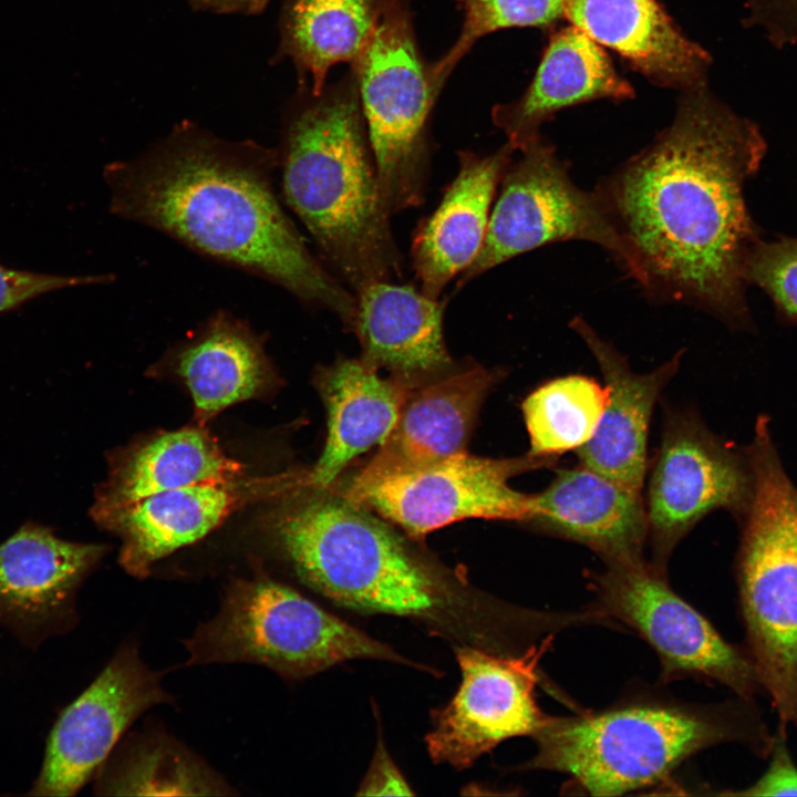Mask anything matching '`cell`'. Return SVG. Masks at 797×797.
Instances as JSON below:
<instances>
[{
  "label": "cell",
  "mask_w": 797,
  "mask_h": 797,
  "mask_svg": "<svg viewBox=\"0 0 797 797\" xmlns=\"http://www.w3.org/2000/svg\"><path fill=\"white\" fill-rule=\"evenodd\" d=\"M644 496L650 562L666 572L679 542L716 509L746 511L749 463L689 411L669 410L648 468Z\"/></svg>",
  "instance_id": "12"
},
{
  "label": "cell",
  "mask_w": 797,
  "mask_h": 797,
  "mask_svg": "<svg viewBox=\"0 0 797 797\" xmlns=\"http://www.w3.org/2000/svg\"><path fill=\"white\" fill-rule=\"evenodd\" d=\"M168 701L161 674L143 663L133 645L122 646L59 714L27 795H75L97 774L126 728L146 710Z\"/></svg>",
  "instance_id": "14"
},
{
  "label": "cell",
  "mask_w": 797,
  "mask_h": 797,
  "mask_svg": "<svg viewBox=\"0 0 797 797\" xmlns=\"http://www.w3.org/2000/svg\"><path fill=\"white\" fill-rule=\"evenodd\" d=\"M507 142L488 155L458 151V172L436 209L417 225L411 246L420 289L432 299L475 260L484 244L491 205L514 161Z\"/></svg>",
  "instance_id": "19"
},
{
  "label": "cell",
  "mask_w": 797,
  "mask_h": 797,
  "mask_svg": "<svg viewBox=\"0 0 797 797\" xmlns=\"http://www.w3.org/2000/svg\"><path fill=\"white\" fill-rule=\"evenodd\" d=\"M249 489L241 479L203 483L151 495L94 520L121 537V566L144 578L156 561L218 527Z\"/></svg>",
  "instance_id": "24"
},
{
  "label": "cell",
  "mask_w": 797,
  "mask_h": 797,
  "mask_svg": "<svg viewBox=\"0 0 797 797\" xmlns=\"http://www.w3.org/2000/svg\"><path fill=\"white\" fill-rule=\"evenodd\" d=\"M749 726L734 707L635 700L550 716L532 737L536 754L521 768L558 772L582 793L617 796L663 782L710 746L758 742Z\"/></svg>",
  "instance_id": "5"
},
{
  "label": "cell",
  "mask_w": 797,
  "mask_h": 797,
  "mask_svg": "<svg viewBox=\"0 0 797 797\" xmlns=\"http://www.w3.org/2000/svg\"><path fill=\"white\" fill-rule=\"evenodd\" d=\"M112 280L111 275L60 276L15 270L0 265V313L11 311L50 291L107 283Z\"/></svg>",
  "instance_id": "32"
},
{
  "label": "cell",
  "mask_w": 797,
  "mask_h": 797,
  "mask_svg": "<svg viewBox=\"0 0 797 797\" xmlns=\"http://www.w3.org/2000/svg\"><path fill=\"white\" fill-rule=\"evenodd\" d=\"M355 299L351 331L368 364L415 384L457 366L444 340L445 300L391 281L368 284Z\"/></svg>",
  "instance_id": "20"
},
{
  "label": "cell",
  "mask_w": 797,
  "mask_h": 797,
  "mask_svg": "<svg viewBox=\"0 0 797 797\" xmlns=\"http://www.w3.org/2000/svg\"><path fill=\"white\" fill-rule=\"evenodd\" d=\"M352 73L387 211L421 206L431 170L428 118L438 93L401 0L383 1Z\"/></svg>",
  "instance_id": "8"
},
{
  "label": "cell",
  "mask_w": 797,
  "mask_h": 797,
  "mask_svg": "<svg viewBox=\"0 0 797 797\" xmlns=\"http://www.w3.org/2000/svg\"><path fill=\"white\" fill-rule=\"evenodd\" d=\"M590 612L635 631L656 653L661 679L717 682L749 702L760 685L747 650L727 642L669 584L666 572L644 560L607 563L592 572Z\"/></svg>",
  "instance_id": "10"
},
{
  "label": "cell",
  "mask_w": 797,
  "mask_h": 797,
  "mask_svg": "<svg viewBox=\"0 0 797 797\" xmlns=\"http://www.w3.org/2000/svg\"><path fill=\"white\" fill-rule=\"evenodd\" d=\"M384 0H287L280 54L293 62L312 95L324 90L329 70L353 63L369 43Z\"/></svg>",
  "instance_id": "27"
},
{
  "label": "cell",
  "mask_w": 797,
  "mask_h": 797,
  "mask_svg": "<svg viewBox=\"0 0 797 797\" xmlns=\"http://www.w3.org/2000/svg\"><path fill=\"white\" fill-rule=\"evenodd\" d=\"M313 381L327 411L328 433L318 462L298 482L327 488L355 457L386 439L418 384L383 377L361 358L343 356L320 366Z\"/></svg>",
  "instance_id": "21"
},
{
  "label": "cell",
  "mask_w": 797,
  "mask_h": 797,
  "mask_svg": "<svg viewBox=\"0 0 797 797\" xmlns=\"http://www.w3.org/2000/svg\"><path fill=\"white\" fill-rule=\"evenodd\" d=\"M559 457L526 453L510 458L457 454L432 465L340 489L400 528L412 540L447 525L484 518L526 524L534 494L514 489L509 480L527 472L550 468Z\"/></svg>",
  "instance_id": "11"
},
{
  "label": "cell",
  "mask_w": 797,
  "mask_h": 797,
  "mask_svg": "<svg viewBox=\"0 0 797 797\" xmlns=\"http://www.w3.org/2000/svg\"><path fill=\"white\" fill-rule=\"evenodd\" d=\"M172 363L190 392L200 426L226 407L266 393L277 381L261 339L225 310L183 342Z\"/></svg>",
  "instance_id": "25"
},
{
  "label": "cell",
  "mask_w": 797,
  "mask_h": 797,
  "mask_svg": "<svg viewBox=\"0 0 797 797\" xmlns=\"http://www.w3.org/2000/svg\"><path fill=\"white\" fill-rule=\"evenodd\" d=\"M268 531L302 583L355 612L407 618L453 645L498 653H510L530 622V612L480 592L332 486L293 484Z\"/></svg>",
  "instance_id": "3"
},
{
  "label": "cell",
  "mask_w": 797,
  "mask_h": 797,
  "mask_svg": "<svg viewBox=\"0 0 797 797\" xmlns=\"http://www.w3.org/2000/svg\"><path fill=\"white\" fill-rule=\"evenodd\" d=\"M520 153L501 178L484 244L457 290L521 253L569 240L600 246L627 273L629 252L598 192L576 185L567 162L542 137Z\"/></svg>",
  "instance_id": "9"
},
{
  "label": "cell",
  "mask_w": 797,
  "mask_h": 797,
  "mask_svg": "<svg viewBox=\"0 0 797 797\" xmlns=\"http://www.w3.org/2000/svg\"><path fill=\"white\" fill-rule=\"evenodd\" d=\"M415 793L387 753L383 737L379 735L376 748L366 775L359 786L358 796L403 795Z\"/></svg>",
  "instance_id": "35"
},
{
  "label": "cell",
  "mask_w": 797,
  "mask_h": 797,
  "mask_svg": "<svg viewBox=\"0 0 797 797\" xmlns=\"http://www.w3.org/2000/svg\"><path fill=\"white\" fill-rule=\"evenodd\" d=\"M563 17L654 83L706 85L710 54L690 41L656 0H561Z\"/></svg>",
  "instance_id": "22"
},
{
  "label": "cell",
  "mask_w": 797,
  "mask_h": 797,
  "mask_svg": "<svg viewBox=\"0 0 797 797\" xmlns=\"http://www.w3.org/2000/svg\"><path fill=\"white\" fill-rule=\"evenodd\" d=\"M744 276L766 289L797 319V240L760 247L746 259Z\"/></svg>",
  "instance_id": "31"
},
{
  "label": "cell",
  "mask_w": 797,
  "mask_h": 797,
  "mask_svg": "<svg viewBox=\"0 0 797 797\" xmlns=\"http://www.w3.org/2000/svg\"><path fill=\"white\" fill-rule=\"evenodd\" d=\"M737 578L747 652L780 726L797 727V489L760 416Z\"/></svg>",
  "instance_id": "6"
},
{
  "label": "cell",
  "mask_w": 797,
  "mask_h": 797,
  "mask_svg": "<svg viewBox=\"0 0 797 797\" xmlns=\"http://www.w3.org/2000/svg\"><path fill=\"white\" fill-rule=\"evenodd\" d=\"M279 151L184 122L104 168L110 209L194 251L263 278L351 331L355 294L309 251L272 187Z\"/></svg>",
  "instance_id": "2"
},
{
  "label": "cell",
  "mask_w": 797,
  "mask_h": 797,
  "mask_svg": "<svg viewBox=\"0 0 797 797\" xmlns=\"http://www.w3.org/2000/svg\"><path fill=\"white\" fill-rule=\"evenodd\" d=\"M185 646L188 664L253 663L293 680L356 659L435 672L263 575L231 581L217 614Z\"/></svg>",
  "instance_id": "7"
},
{
  "label": "cell",
  "mask_w": 797,
  "mask_h": 797,
  "mask_svg": "<svg viewBox=\"0 0 797 797\" xmlns=\"http://www.w3.org/2000/svg\"><path fill=\"white\" fill-rule=\"evenodd\" d=\"M743 796H797V767L785 742V731L772 743V759L766 772L752 786L741 791L727 793Z\"/></svg>",
  "instance_id": "34"
},
{
  "label": "cell",
  "mask_w": 797,
  "mask_h": 797,
  "mask_svg": "<svg viewBox=\"0 0 797 797\" xmlns=\"http://www.w3.org/2000/svg\"><path fill=\"white\" fill-rule=\"evenodd\" d=\"M744 24L782 49L797 45V0H739Z\"/></svg>",
  "instance_id": "33"
},
{
  "label": "cell",
  "mask_w": 797,
  "mask_h": 797,
  "mask_svg": "<svg viewBox=\"0 0 797 797\" xmlns=\"http://www.w3.org/2000/svg\"><path fill=\"white\" fill-rule=\"evenodd\" d=\"M278 151L284 200L339 280L358 292L402 277L353 73L294 104Z\"/></svg>",
  "instance_id": "4"
},
{
  "label": "cell",
  "mask_w": 797,
  "mask_h": 797,
  "mask_svg": "<svg viewBox=\"0 0 797 797\" xmlns=\"http://www.w3.org/2000/svg\"><path fill=\"white\" fill-rule=\"evenodd\" d=\"M608 392L597 380L569 374L541 383L522 401L528 454L559 457L578 451L594 435Z\"/></svg>",
  "instance_id": "28"
},
{
  "label": "cell",
  "mask_w": 797,
  "mask_h": 797,
  "mask_svg": "<svg viewBox=\"0 0 797 797\" xmlns=\"http://www.w3.org/2000/svg\"><path fill=\"white\" fill-rule=\"evenodd\" d=\"M764 141L707 86L685 91L672 124L594 189L629 252L627 275L655 303L729 314L752 229L745 178Z\"/></svg>",
  "instance_id": "1"
},
{
  "label": "cell",
  "mask_w": 797,
  "mask_h": 797,
  "mask_svg": "<svg viewBox=\"0 0 797 797\" xmlns=\"http://www.w3.org/2000/svg\"><path fill=\"white\" fill-rule=\"evenodd\" d=\"M142 744V743H141ZM96 794L225 795V785L193 754L166 739L132 748L116 765L100 768Z\"/></svg>",
  "instance_id": "29"
},
{
  "label": "cell",
  "mask_w": 797,
  "mask_h": 797,
  "mask_svg": "<svg viewBox=\"0 0 797 797\" xmlns=\"http://www.w3.org/2000/svg\"><path fill=\"white\" fill-rule=\"evenodd\" d=\"M504 371L465 364L412 389L398 420L350 482L415 470L467 453L479 411Z\"/></svg>",
  "instance_id": "16"
},
{
  "label": "cell",
  "mask_w": 797,
  "mask_h": 797,
  "mask_svg": "<svg viewBox=\"0 0 797 797\" xmlns=\"http://www.w3.org/2000/svg\"><path fill=\"white\" fill-rule=\"evenodd\" d=\"M526 525L587 547L604 565L646 560L648 519L642 489L581 463L556 469L549 485L534 494L532 514Z\"/></svg>",
  "instance_id": "17"
},
{
  "label": "cell",
  "mask_w": 797,
  "mask_h": 797,
  "mask_svg": "<svg viewBox=\"0 0 797 797\" xmlns=\"http://www.w3.org/2000/svg\"><path fill=\"white\" fill-rule=\"evenodd\" d=\"M198 7L221 13L255 14L262 11L268 0H190Z\"/></svg>",
  "instance_id": "36"
},
{
  "label": "cell",
  "mask_w": 797,
  "mask_h": 797,
  "mask_svg": "<svg viewBox=\"0 0 797 797\" xmlns=\"http://www.w3.org/2000/svg\"><path fill=\"white\" fill-rule=\"evenodd\" d=\"M633 95L599 43L570 25L550 37L527 91L511 103L495 106L493 121L515 151L521 152L541 138V125L558 111L596 99Z\"/></svg>",
  "instance_id": "23"
},
{
  "label": "cell",
  "mask_w": 797,
  "mask_h": 797,
  "mask_svg": "<svg viewBox=\"0 0 797 797\" xmlns=\"http://www.w3.org/2000/svg\"><path fill=\"white\" fill-rule=\"evenodd\" d=\"M453 646L462 681L451 701L432 711L425 742L435 764L463 770L504 741L534 737L548 722L550 715L535 696L537 664L546 645H532L518 655Z\"/></svg>",
  "instance_id": "13"
},
{
  "label": "cell",
  "mask_w": 797,
  "mask_h": 797,
  "mask_svg": "<svg viewBox=\"0 0 797 797\" xmlns=\"http://www.w3.org/2000/svg\"><path fill=\"white\" fill-rule=\"evenodd\" d=\"M244 467L229 458L204 426L161 433L113 459L99 487L91 515L104 514L154 494L203 483L242 479Z\"/></svg>",
  "instance_id": "26"
},
{
  "label": "cell",
  "mask_w": 797,
  "mask_h": 797,
  "mask_svg": "<svg viewBox=\"0 0 797 797\" xmlns=\"http://www.w3.org/2000/svg\"><path fill=\"white\" fill-rule=\"evenodd\" d=\"M569 328L594 358L608 392L594 435L577 451L579 463L643 490L649 468L648 439L653 410L662 391L677 373L683 350L656 369L636 373L627 356L582 317H573Z\"/></svg>",
  "instance_id": "18"
},
{
  "label": "cell",
  "mask_w": 797,
  "mask_h": 797,
  "mask_svg": "<svg viewBox=\"0 0 797 797\" xmlns=\"http://www.w3.org/2000/svg\"><path fill=\"white\" fill-rule=\"evenodd\" d=\"M462 30L453 46L429 68L441 92L452 71L482 37L511 27H549L563 17L561 0H458Z\"/></svg>",
  "instance_id": "30"
},
{
  "label": "cell",
  "mask_w": 797,
  "mask_h": 797,
  "mask_svg": "<svg viewBox=\"0 0 797 797\" xmlns=\"http://www.w3.org/2000/svg\"><path fill=\"white\" fill-rule=\"evenodd\" d=\"M105 547L59 538L28 521L0 544V629L37 650L77 621L75 598Z\"/></svg>",
  "instance_id": "15"
}]
</instances>
